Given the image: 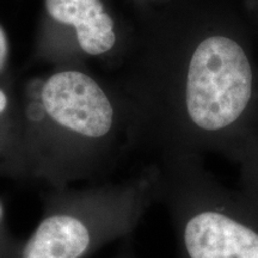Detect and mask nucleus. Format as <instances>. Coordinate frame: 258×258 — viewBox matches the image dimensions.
I'll list each match as a JSON object with an SVG mask.
<instances>
[{
  "instance_id": "1",
  "label": "nucleus",
  "mask_w": 258,
  "mask_h": 258,
  "mask_svg": "<svg viewBox=\"0 0 258 258\" xmlns=\"http://www.w3.org/2000/svg\"><path fill=\"white\" fill-rule=\"evenodd\" d=\"M19 118L24 180L47 188L102 182L123 124L134 128L129 106L78 70L48 77L19 108Z\"/></svg>"
},
{
  "instance_id": "3",
  "label": "nucleus",
  "mask_w": 258,
  "mask_h": 258,
  "mask_svg": "<svg viewBox=\"0 0 258 258\" xmlns=\"http://www.w3.org/2000/svg\"><path fill=\"white\" fill-rule=\"evenodd\" d=\"M159 178L156 164L121 180L48 188L18 258H88L128 237L158 202Z\"/></svg>"
},
{
  "instance_id": "9",
  "label": "nucleus",
  "mask_w": 258,
  "mask_h": 258,
  "mask_svg": "<svg viewBox=\"0 0 258 258\" xmlns=\"http://www.w3.org/2000/svg\"><path fill=\"white\" fill-rule=\"evenodd\" d=\"M10 57V44L4 28L0 25V82H4V74L8 70Z\"/></svg>"
},
{
  "instance_id": "7",
  "label": "nucleus",
  "mask_w": 258,
  "mask_h": 258,
  "mask_svg": "<svg viewBox=\"0 0 258 258\" xmlns=\"http://www.w3.org/2000/svg\"><path fill=\"white\" fill-rule=\"evenodd\" d=\"M228 153L240 163L243 190L258 200V141L247 137Z\"/></svg>"
},
{
  "instance_id": "8",
  "label": "nucleus",
  "mask_w": 258,
  "mask_h": 258,
  "mask_svg": "<svg viewBox=\"0 0 258 258\" xmlns=\"http://www.w3.org/2000/svg\"><path fill=\"white\" fill-rule=\"evenodd\" d=\"M22 244L23 241L17 240L10 233L6 226L4 203L0 199V258H18Z\"/></svg>"
},
{
  "instance_id": "5",
  "label": "nucleus",
  "mask_w": 258,
  "mask_h": 258,
  "mask_svg": "<svg viewBox=\"0 0 258 258\" xmlns=\"http://www.w3.org/2000/svg\"><path fill=\"white\" fill-rule=\"evenodd\" d=\"M44 8L56 23L74 29L79 48L88 55H105L115 47L114 19L102 0H44Z\"/></svg>"
},
{
  "instance_id": "6",
  "label": "nucleus",
  "mask_w": 258,
  "mask_h": 258,
  "mask_svg": "<svg viewBox=\"0 0 258 258\" xmlns=\"http://www.w3.org/2000/svg\"><path fill=\"white\" fill-rule=\"evenodd\" d=\"M0 176L24 180L19 108L0 82Z\"/></svg>"
},
{
  "instance_id": "2",
  "label": "nucleus",
  "mask_w": 258,
  "mask_h": 258,
  "mask_svg": "<svg viewBox=\"0 0 258 258\" xmlns=\"http://www.w3.org/2000/svg\"><path fill=\"white\" fill-rule=\"evenodd\" d=\"M253 102V73L243 47L231 37L211 35L194 49L182 92L138 122L139 137L156 133L164 156H198L212 147L230 152L245 139Z\"/></svg>"
},
{
  "instance_id": "4",
  "label": "nucleus",
  "mask_w": 258,
  "mask_h": 258,
  "mask_svg": "<svg viewBox=\"0 0 258 258\" xmlns=\"http://www.w3.org/2000/svg\"><path fill=\"white\" fill-rule=\"evenodd\" d=\"M159 198L179 258H258V200L222 184L198 156H164Z\"/></svg>"
}]
</instances>
